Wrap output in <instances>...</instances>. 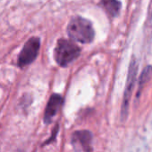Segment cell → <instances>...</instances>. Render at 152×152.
Wrapping results in <instances>:
<instances>
[{
	"instance_id": "obj_1",
	"label": "cell",
	"mask_w": 152,
	"mask_h": 152,
	"mask_svg": "<svg viewBox=\"0 0 152 152\" xmlns=\"http://www.w3.org/2000/svg\"><path fill=\"white\" fill-rule=\"evenodd\" d=\"M67 34L72 40L82 44L92 42L95 37L91 22L81 16L72 18L67 26Z\"/></svg>"
},
{
	"instance_id": "obj_2",
	"label": "cell",
	"mask_w": 152,
	"mask_h": 152,
	"mask_svg": "<svg viewBox=\"0 0 152 152\" xmlns=\"http://www.w3.org/2000/svg\"><path fill=\"white\" fill-rule=\"evenodd\" d=\"M81 53V48L73 41L61 38L57 41L54 50V58L61 67H66Z\"/></svg>"
},
{
	"instance_id": "obj_3",
	"label": "cell",
	"mask_w": 152,
	"mask_h": 152,
	"mask_svg": "<svg viewBox=\"0 0 152 152\" xmlns=\"http://www.w3.org/2000/svg\"><path fill=\"white\" fill-rule=\"evenodd\" d=\"M137 72H138V63H137V61L134 58H133L129 66L127 80H126V85H125V89L124 98H123V102H122V107H121V117L123 120H125L128 115L130 100H131L133 87L135 85Z\"/></svg>"
},
{
	"instance_id": "obj_4",
	"label": "cell",
	"mask_w": 152,
	"mask_h": 152,
	"mask_svg": "<svg viewBox=\"0 0 152 152\" xmlns=\"http://www.w3.org/2000/svg\"><path fill=\"white\" fill-rule=\"evenodd\" d=\"M40 39L38 37H32L24 44L21 53H19L17 65L20 68H24L32 63L39 52Z\"/></svg>"
},
{
	"instance_id": "obj_5",
	"label": "cell",
	"mask_w": 152,
	"mask_h": 152,
	"mask_svg": "<svg viewBox=\"0 0 152 152\" xmlns=\"http://www.w3.org/2000/svg\"><path fill=\"white\" fill-rule=\"evenodd\" d=\"M73 142L75 146H78L82 151L90 152L92 151V134L87 130L76 131L73 134Z\"/></svg>"
},
{
	"instance_id": "obj_6",
	"label": "cell",
	"mask_w": 152,
	"mask_h": 152,
	"mask_svg": "<svg viewBox=\"0 0 152 152\" xmlns=\"http://www.w3.org/2000/svg\"><path fill=\"white\" fill-rule=\"evenodd\" d=\"M63 102V98L60 94H53L48 100V102L46 107L45 114H44V120L46 123H49L52 118L56 115L58 112L61 105Z\"/></svg>"
},
{
	"instance_id": "obj_7",
	"label": "cell",
	"mask_w": 152,
	"mask_h": 152,
	"mask_svg": "<svg viewBox=\"0 0 152 152\" xmlns=\"http://www.w3.org/2000/svg\"><path fill=\"white\" fill-rule=\"evenodd\" d=\"M103 8L111 17H116L119 14L121 10V2L118 0H101Z\"/></svg>"
},
{
	"instance_id": "obj_8",
	"label": "cell",
	"mask_w": 152,
	"mask_h": 152,
	"mask_svg": "<svg viewBox=\"0 0 152 152\" xmlns=\"http://www.w3.org/2000/svg\"><path fill=\"white\" fill-rule=\"evenodd\" d=\"M152 77V66L149 65L147 66L142 72L140 78H139V83H138V93H137V96L140 95L141 91L142 90V88L144 87V86L149 82V80Z\"/></svg>"
}]
</instances>
